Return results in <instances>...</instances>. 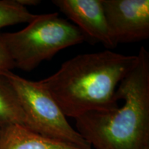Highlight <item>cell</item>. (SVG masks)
Segmentation results:
<instances>
[{
	"label": "cell",
	"instance_id": "obj_3",
	"mask_svg": "<svg viewBox=\"0 0 149 149\" xmlns=\"http://www.w3.org/2000/svg\"><path fill=\"white\" fill-rule=\"evenodd\" d=\"M2 37L15 68L26 72L86 39L74 24L59 17L57 13L39 15L24 29L2 33Z\"/></svg>",
	"mask_w": 149,
	"mask_h": 149
},
{
	"label": "cell",
	"instance_id": "obj_7",
	"mask_svg": "<svg viewBox=\"0 0 149 149\" xmlns=\"http://www.w3.org/2000/svg\"><path fill=\"white\" fill-rule=\"evenodd\" d=\"M0 149H81L51 139L19 124L0 128Z\"/></svg>",
	"mask_w": 149,
	"mask_h": 149
},
{
	"label": "cell",
	"instance_id": "obj_6",
	"mask_svg": "<svg viewBox=\"0 0 149 149\" xmlns=\"http://www.w3.org/2000/svg\"><path fill=\"white\" fill-rule=\"evenodd\" d=\"M52 3L71 19L85 37L108 48H114L113 40L102 0H53Z\"/></svg>",
	"mask_w": 149,
	"mask_h": 149
},
{
	"label": "cell",
	"instance_id": "obj_5",
	"mask_svg": "<svg viewBox=\"0 0 149 149\" xmlns=\"http://www.w3.org/2000/svg\"><path fill=\"white\" fill-rule=\"evenodd\" d=\"M102 1L110 31L117 45L148 38V0Z\"/></svg>",
	"mask_w": 149,
	"mask_h": 149
},
{
	"label": "cell",
	"instance_id": "obj_9",
	"mask_svg": "<svg viewBox=\"0 0 149 149\" xmlns=\"http://www.w3.org/2000/svg\"><path fill=\"white\" fill-rule=\"evenodd\" d=\"M38 15L30 13L19 0H0V29L18 24H29Z\"/></svg>",
	"mask_w": 149,
	"mask_h": 149
},
{
	"label": "cell",
	"instance_id": "obj_4",
	"mask_svg": "<svg viewBox=\"0 0 149 149\" xmlns=\"http://www.w3.org/2000/svg\"><path fill=\"white\" fill-rule=\"evenodd\" d=\"M15 90L31 130L81 149H93L70 126L51 95L37 81L24 79L12 71L3 74Z\"/></svg>",
	"mask_w": 149,
	"mask_h": 149
},
{
	"label": "cell",
	"instance_id": "obj_2",
	"mask_svg": "<svg viewBox=\"0 0 149 149\" xmlns=\"http://www.w3.org/2000/svg\"><path fill=\"white\" fill-rule=\"evenodd\" d=\"M137 55L135 65L117 88L122 105L75 119L76 130L94 148H149V54L141 47Z\"/></svg>",
	"mask_w": 149,
	"mask_h": 149
},
{
	"label": "cell",
	"instance_id": "obj_10",
	"mask_svg": "<svg viewBox=\"0 0 149 149\" xmlns=\"http://www.w3.org/2000/svg\"><path fill=\"white\" fill-rule=\"evenodd\" d=\"M15 68L13 63L3 41L2 33H0V74Z\"/></svg>",
	"mask_w": 149,
	"mask_h": 149
},
{
	"label": "cell",
	"instance_id": "obj_8",
	"mask_svg": "<svg viewBox=\"0 0 149 149\" xmlns=\"http://www.w3.org/2000/svg\"><path fill=\"white\" fill-rule=\"evenodd\" d=\"M14 124L30 129L27 117L15 90L8 79L3 74H0V128Z\"/></svg>",
	"mask_w": 149,
	"mask_h": 149
},
{
	"label": "cell",
	"instance_id": "obj_1",
	"mask_svg": "<svg viewBox=\"0 0 149 149\" xmlns=\"http://www.w3.org/2000/svg\"><path fill=\"white\" fill-rule=\"evenodd\" d=\"M137 61L110 50L78 55L55 73L37 81L66 117L76 118L93 111L118 107L116 91Z\"/></svg>",
	"mask_w": 149,
	"mask_h": 149
},
{
	"label": "cell",
	"instance_id": "obj_11",
	"mask_svg": "<svg viewBox=\"0 0 149 149\" xmlns=\"http://www.w3.org/2000/svg\"><path fill=\"white\" fill-rule=\"evenodd\" d=\"M146 149H149V148H146Z\"/></svg>",
	"mask_w": 149,
	"mask_h": 149
}]
</instances>
